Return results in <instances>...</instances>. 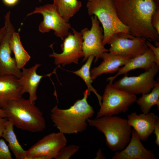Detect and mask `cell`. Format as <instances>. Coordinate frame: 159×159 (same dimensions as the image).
<instances>
[{
  "label": "cell",
  "mask_w": 159,
  "mask_h": 159,
  "mask_svg": "<svg viewBox=\"0 0 159 159\" xmlns=\"http://www.w3.org/2000/svg\"><path fill=\"white\" fill-rule=\"evenodd\" d=\"M112 0L119 19L131 35L159 42V34L151 23L152 14L159 7L154 0Z\"/></svg>",
  "instance_id": "1"
},
{
  "label": "cell",
  "mask_w": 159,
  "mask_h": 159,
  "mask_svg": "<svg viewBox=\"0 0 159 159\" xmlns=\"http://www.w3.org/2000/svg\"><path fill=\"white\" fill-rule=\"evenodd\" d=\"M89 95L87 89L83 98L77 100L69 108L61 109L56 105L51 110L50 118L59 132L64 134H76L86 129L88 120L95 113L87 101Z\"/></svg>",
  "instance_id": "2"
},
{
  "label": "cell",
  "mask_w": 159,
  "mask_h": 159,
  "mask_svg": "<svg viewBox=\"0 0 159 159\" xmlns=\"http://www.w3.org/2000/svg\"><path fill=\"white\" fill-rule=\"evenodd\" d=\"M34 104L21 97L9 101L2 108L16 128L39 132L45 129L46 122L42 112Z\"/></svg>",
  "instance_id": "3"
},
{
  "label": "cell",
  "mask_w": 159,
  "mask_h": 159,
  "mask_svg": "<svg viewBox=\"0 0 159 159\" xmlns=\"http://www.w3.org/2000/svg\"><path fill=\"white\" fill-rule=\"evenodd\" d=\"M88 124L102 133L106 145L113 151L124 149L131 138L132 130L127 120L114 115L88 119Z\"/></svg>",
  "instance_id": "4"
},
{
  "label": "cell",
  "mask_w": 159,
  "mask_h": 159,
  "mask_svg": "<svg viewBox=\"0 0 159 159\" xmlns=\"http://www.w3.org/2000/svg\"><path fill=\"white\" fill-rule=\"evenodd\" d=\"M86 7L89 16H96L102 25L103 45L108 44L115 34L120 32L130 34L129 28L119 19L112 0H88Z\"/></svg>",
  "instance_id": "5"
},
{
  "label": "cell",
  "mask_w": 159,
  "mask_h": 159,
  "mask_svg": "<svg viewBox=\"0 0 159 159\" xmlns=\"http://www.w3.org/2000/svg\"><path fill=\"white\" fill-rule=\"evenodd\" d=\"M137 100L135 95L120 88L112 82H110L105 88L100 107L95 118L125 112Z\"/></svg>",
  "instance_id": "6"
},
{
  "label": "cell",
  "mask_w": 159,
  "mask_h": 159,
  "mask_svg": "<svg viewBox=\"0 0 159 159\" xmlns=\"http://www.w3.org/2000/svg\"><path fill=\"white\" fill-rule=\"evenodd\" d=\"M67 143V139L63 133L59 132L49 134L26 150V159H56Z\"/></svg>",
  "instance_id": "7"
},
{
  "label": "cell",
  "mask_w": 159,
  "mask_h": 159,
  "mask_svg": "<svg viewBox=\"0 0 159 159\" xmlns=\"http://www.w3.org/2000/svg\"><path fill=\"white\" fill-rule=\"evenodd\" d=\"M146 39L134 37L130 34L120 32L113 35L108 44L109 53L131 58L142 54L148 48Z\"/></svg>",
  "instance_id": "8"
},
{
  "label": "cell",
  "mask_w": 159,
  "mask_h": 159,
  "mask_svg": "<svg viewBox=\"0 0 159 159\" xmlns=\"http://www.w3.org/2000/svg\"><path fill=\"white\" fill-rule=\"evenodd\" d=\"M37 13L41 14L43 16V20L39 26L40 32L44 33L52 30L55 35L62 40L68 35L71 29V25L60 16L52 4H47L37 7L27 16Z\"/></svg>",
  "instance_id": "9"
},
{
  "label": "cell",
  "mask_w": 159,
  "mask_h": 159,
  "mask_svg": "<svg viewBox=\"0 0 159 159\" xmlns=\"http://www.w3.org/2000/svg\"><path fill=\"white\" fill-rule=\"evenodd\" d=\"M92 26L90 29L85 28L80 32L83 39L82 43L83 53V62L87 60L89 57H95L96 62L101 58L103 53L108 52L102 43L103 37V30L100 25L99 22L95 16L91 17Z\"/></svg>",
  "instance_id": "10"
},
{
  "label": "cell",
  "mask_w": 159,
  "mask_h": 159,
  "mask_svg": "<svg viewBox=\"0 0 159 159\" xmlns=\"http://www.w3.org/2000/svg\"><path fill=\"white\" fill-rule=\"evenodd\" d=\"M72 33L69 32L63 39L61 44L62 52L60 54L55 53L51 45L53 53L49 56L54 58V63L64 66L72 63L78 64L79 59L83 57L82 43L83 39L80 32L71 29Z\"/></svg>",
  "instance_id": "11"
},
{
  "label": "cell",
  "mask_w": 159,
  "mask_h": 159,
  "mask_svg": "<svg viewBox=\"0 0 159 159\" xmlns=\"http://www.w3.org/2000/svg\"><path fill=\"white\" fill-rule=\"evenodd\" d=\"M159 71V66L155 64L150 69L137 76L123 77L114 83L118 87L136 95L149 93L158 82L155 77Z\"/></svg>",
  "instance_id": "12"
},
{
  "label": "cell",
  "mask_w": 159,
  "mask_h": 159,
  "mask_svg": "<svg viewBox=\"0 0 159 159\" xmlns=\"http://www.w3.org/2000/svg\"><path fill=\"white\" fill-rule=\"evenodd\" d=\"M10 14L9 11L5 16L6 32L0 42V75H13L19 78L21 76V71L18 68L14 58L11 56L12 51L10 46L11 37L15 31L10 21Z\"/></svg>",
  "instance_id": "13"
},
{
  "label": "cell",
  "mask_w": 159,
  "mask_h": 159,
  "mask_svg": "<svg viewBox=\"0 0 159 159\" xmlns=\"http://www.w3.org/2000/svg\"><path fill=\"white\" fill-rule=\"evenodd\" d=\"M112 159H155L153 151L143 145L137 132L132 130L130 139L122 150L117 151Z\"/></svg>",
  "instance_id": "14"
},
{
  "label": "cell",
  "mask_w": 159,
  "mask_h": 159,
  "mask_svg": "<svg viewBox=\"0 0 159 159\" xmlns=\"http://www.w3.org/2000/svg\"><path fill=\"white\" fill-rule=\"evenodd\" d=\"M127 120L140 140L145 141L153 132L155 125L159 118L153 112L138 115L136 112H133L128 115Z\"/></svg>",
  "instance_id": "15"
},
{
  "label": "cell",
  "mask_w": 159,
  "mask_h": 159,
  "mask_svg": "<svg viewBox=\"0 0 159 159\" xmlns=\"http://www.w3.org/2000/svg\"><path fill=\"white\" fill-rule=\"evenodd\" d=\"M40 65V64L36 63L29 68L23 67L21 69V76L18 78L22 94L28 93L29 96V99L34 104L37 98V90L42 79L45 76H50L54 72V71L44 76L38 74L37 70Z\"/></svg>",
  "instance_id": "16"
},
{
  "label": "cell",
  "mask_w": 159,
  "mask_h": 159,
  "mask_svg": "<svg viewBox=\"0 0 159 159\" xmlns=\"http://www.w3.org/2000/svg\"><path fill=\"white\" fill-rule=\"evenodd\" d=\"M101 58L103 60L100 64L93 68L90 72L92 81L103 74L111 73L117 71L120 67L125 65L131 59L107 52L104 53Z\"/></svg>",
  "instance_id": "17"
},
{
  "label": "cell",
  "mask_w": 159,
  "mask_h": 159,
  "mask_svg": "<svg viewBox=\"0 0 159 159\" xmlns=\"http://www.w3.org/2000/svg\"><path fill=\"white\" fill-rule=\"evenodd\" d=\"M18 78L13 75H0V108L9 101L22 97Z\"/></svg>",
  "instance_id": "18"
},
{
  "label": "cell",
  "mask_w": 159,
  "mask_h": 159,
  "mask_svg": "<svg viewBox=\"0 0 159 159\" xmlns=\"http://www.w3.org/2000/svg\"><path fill=\"white\" fill-rule=\"evenodd\" d=\"M155 57L151 49L149 48L144 53L131 58L123 67L120 68L117 73L113 76L108 78L110 82H112L118 76L127 74L129 71L137 69H144L145 71L150 69L155 64Z\"/></svg>",
  "instance_id": "19"
},
{
  "label": "cell",
  "mask_w": 159,
  "mask_h": 159,
  "mask_svg": "<svg viewBox=\"0 0 159 159\" xmlns=\"http://www.w3.org/2000/svg\"><path fill=\"white\" fill-rule=\"evenodd\" d=\"M12 122L8 120L2 137L8 142L9 148L16 159H26V150L19 143L14 130Z\"/></svg>",
  "instance_id": "20"
},
{
  "label": "cell",
  "mask_w": 159,
  "mask_h": 159,
  "mask_svg": "<svg viewBox=\"0 0 159 159\" xmlns=\"http://www.w3.org/2000/svg\"><path fill=\"white\" fill-rule=\"evenodd\" d=\"M10 46L18 68L21 69L31 59V57L24 48L18 32H14L10 40Z\"/></svg>",
  "instance_id": "21"
},
{
  "label": "cell",
  "mask_w": 159,
  "mask_h": 159,
  "mask_svg": "<svg viewBox=\"0 0 159 159\" xmlns=\"http://www.w3.org/2000/svg\"><path fill=\"white\" fill-rule=\"evenodd\" d=\"M52 4L60 16L67 22L82 6V2L78 0H53Z\"/></svg>",
  "instance_id": "22"
},
{
  "label": "cell",
  "mask_w": 159,
  "mask_h": 159,
  "mask_svg": "<svg viewBox=\"0 0 159 159\" xmlns=\"http://www.w3.org/2000/svg\"><path fill=\"white\" fill-rule=\"evenodd\" d=\"M143 113H148L153 107L156 105L159 109V83L158 82L149 93L142 95L136 102Z\"/></svg>",
  "instance_id": "23"
},
{
  "label": "cell",
  "mask_w": 159,
  "mask_h": 159,
  "mask_svg": "<svg viewBox=\"0 0 159 159\" xmlns=\"http://www.w3.org/2000/svg\"><path fill=\"white\" fill-rule=\"evenodd\" d=\"M94 57L91 56L89 57L85 64L79 69L75 71L72 72L82 79L87 87L89 95L91 92H92L96 96L100 106L102 103V97L98 93L97 90L92 85V82L91 76L90 68Z\"/></svg>",
  "instance_id": "24"
},
{
  "label": "cell",
  "mask_w": 159,
  "mask_h": 159,
  "mask_svg": "<svg viewBox=\"0 0 159 159\" xmlns=\"http://www.w3.org/2000/svg\"><path fill=\"white\" fill-rule=\"evenodd\" d=\"M80 147L74 145L65 146L59 152L56 159H68L79 150Z\"/></svg>",
  "instance_id": "25"
},
{
  "label": "cell",
  "mask_w": 159,
  "mask_h": 159,
  "mask_svg": "<svg viewBox=\"0 0 159 159\" xmlns=\"http://www.w3.org/2000/svg\"><path fill=\"white\" fill-rule=\"evenodd\" d=\"M11 154L5 140L0 138V159H12Z\"/></svg>",
  "instance_id": "26"
},
{
  "label": "cell",
  "mask_w": 159,
  "mask_h": 159,
  "mask_svg": "<svg viewBox=\"0 0 159 159\" xmlns=\"http://www.w3.org/2000/svg\"><path fill=\"white\" fill-rule=\"evenodd\" d=\"M151 23L152 27L159 34V7L157 8L152 14Z\"/></svg>",
  "instance_id": "27"
},
{
  "label": "cell",
  "mask_w": 159,
  "mask_h": 159,
  "mask_svg": "<svg viewBox=\"0 0 159 159\" xmlns=\"http://www.w3.org/2000/svg\"><path fill=\"white\" fill-rule=\"evenodd\" d=\"M146 43L148 47L151 49L154 54L155 64L159 66V46H154L147 40H146Z\"/></svg>",
  "instance_id": "28"
},
{
  "label": "cell",
  "mask_w": 159,
  "mask_h": 159,
  "mask_svg": "<svg viewBox=\"0 0 159 159\" xmlns=\"http://www.w3.org/2000/svg\"><path fill=\"white\" fill-rule=\"evenodd\" d=\"M153 132L154 133L155 140V144L158 146H159V120L156 123L154 128Z\"/></svg>",
  "instance_id": "29"
},
{
  "label": "cell",
  "mask_w": 159,
  "mask_h": 159,
  "mask_svg": "<svg viewBox=\"0 0 159 159\" xmlns=\"http://www.w3.org/2000/svg\"><path fill=\"white\" fill-rule=\"evenodd\" d=\"M8 120L7 118H0V138L2 136Z\"/></svg>",
  "instance_id": "30"
},
{
  "label": "cell",
  "mask_w": 159,
  "mask_h": 159,
  "mask_svg": "<svg viewBox=\"0 0 159 159\" xmlns=\"http://www.w3.org/2000/svg\"><path fill=\"white\" fill-rule=\"evenodd\" d=\"M6 6H13L15 5L18 2L19 0H2Z\"/></svg>",
  "instance_id": "31"
},
{
  "label": "cell",
  "mask_w": 159,
  "mask_h": 159,
  "mask_svg": "<svg viewBox=\"0 0 159 159\" xmlns=\"http://www.w3.org/2000/svg\"><path fill=\"white\" fill-rule=\"evenodd\" d=\"M6 32V29L5 26L0 29V42L4 37Z\"/></svg>",
  "instance_id": "32"
},
{
  "label": "cell",
  "mask_w": 159,
  "mask_h": 159,
  "mask_svg": "<svg viewBox=\"0 0 159 159\" xmlns=\"http://www.w3.org/2000/svg\"><path fill=\"white\" fill-rule=\"evenodd\" d=\"M105 157L102 153L100 149H99L97 153L96 157L95 159H103L105 158Z\"/></svg>",
  "instance_id": "33"
},
{
  "label": "cell",
  "mask_w": 159,
  "mask_h": 159,
  "mask_svg": "<svg viewBox=\"0 0 159 159\" xmlns=\"http://www.w3.org/2000/svg\"><path fill=\"white\" fill-rule=\"evenodd\" d=\"M0 118H7L5 112L1 108H0Z\"/></svg>",
  "instance_id": "34"
},
{
  "label": "cell",
  "mask_w": 159,
  "mask_h": 159,
  "mask_svg": "<svg viewBox=\"0 0 159 159\" xmlns=\"http://www.w3.org/2000/svg\"><path fill=\"white\" fill-rule=\"evenodd\" d=\"M157 5L159 6V0H154Z\"/></svg>",
  "instance_id": "35"
},
{
  "label": "cell",
  "mask_w": 159,
  "mask_h": 159,
  "mask_svg": "<svg viewBox=\"0 0 159 159\" xmlns=\"http://www.w3.org/2000/svg\"><path fill=\"white\" fill-rule=\"evenodd\" d=\"M42 0H39V2H41L42 1Z\"/></svg>",
  "instance_id": "36"
}]
</instances>
